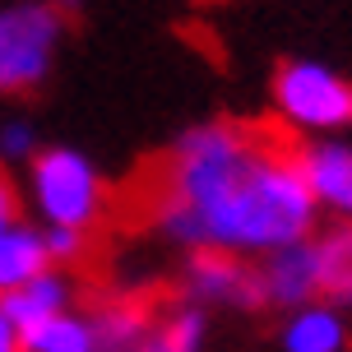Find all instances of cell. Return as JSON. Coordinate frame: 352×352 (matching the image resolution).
<instances>
[{"label": "cell", "instance_id": "5b68a950", "mask_svg": "<svg viewBox=\"0 0 352 352\" xmlns=\"http://www.w3.org/2000/svg\"><path fill=\"white\" fill-rule=\"evenodd\" d=\"M181 287H186V301H195V306H236V311L264 306L260 264H246V255H232V250H195L186 260Z\"/></svg>", "mask_w": 352, "mask_h": 352}, {"label": "cell", "instance_id": "9a60e30c", "mask_svg": "<svg viewBox=\"0 0 352 352\" xmlns=\"http://www.w3.org/2000/svg\"><path fill=\"white\" fill-rule=\"evenodd\" d=\"M37 153V135L28 121H5L0 125V162H33Z\"/></svg>", "mask_w": 352, "mask_h": 352}, {"label": "cell", "instance_id": "52a82bcc", "mask_svg": "<svg viewBox=\"0 0 352 352\" xmlns=\"http://www.w3.org/2000/svg\"><path fill=\"white\" fill-rule=\"evenodd\" d=\"M260 283H264V306H287L297 311L306 301L320 297V260H316V236L292 241L283 250H269L260 264Z\"/></svg>", "mask_w": 352, "mask_h": 352}, {"label": "cell", "instance_id": "7c38bea8", "mask_svg": "<svg viewBox=\"0 0 352 352\" xmlns=\"http://www.w3.org/2000/svg\"><path fill=\"white\" fill-rule=\"evenodd\" d=\"M320 260V297L352 306V223H338L334 232L316 236Z\"/></svg>", "mask_w": 352, "mask_h": 352}, {"label": "cell", "instance_id": "9c48e42d", "mask_svg": "<svg viewBox=\"0 0 352 352\" xmlns=\"http://www.w3.org/2000/svg\"><path fill=\"white\" fill-rule=\"evenodd\" d=\"M70 297H74L70 278H65L60 269H47V274L28 278L23 287L5 292V297H0V306H5V316L14 320L19 334H23V329L42 324V320H52V316H60V311H70Z\"/></svg>", "mask_w": 352, "mask_h": 352}, {"label": "cell", "instance_id": "4fadbf2b", "mask_svg": "<svg viewBox=\"0 0 352 352\" xmlns=\"http://www.w3.org/2000/svg\"><path fill=\"white\" fill-rule=\"evenodd\" d=\"M204 329H209L204 306L181 301V306H172L162 320H153V329H148V338L140 343V352H199L204 348Z\"/></svg>", "mask_w": 352, "mask_h": 352}, {"label": "cell", "instance_id": "30bf717a", "mask_svg": "<svg viewBox=\"0 0 352 352\" xmlns=\"http://www.w3.org/2000/svg\"><path fill=\"white\" fill-rule=\"evenodd\" d=\"M56 269L52 250H47V236L42 228H28V223H14V228L0 232V297L23 287L28 278Z\"/></svg>", "mask_w": 352, "mask_h": 352}, {"label": "cell", "instance_id": "ac0fdd59", "mask_svg": "<svg viewBox=\"0 0 352 352\" xmlns=\"http://www.w3.org/2000/svg\"><path fill=\"white\" fill-rule=\"evenodd\" d=\"M0 352H23V334H19V324L5 316V306H0Z\"/></svg>", "mask_w": 352, "mask_h": 352}, {"label": "cell", "instance_id": "6da1fadb", "mask_svg": "<svg viewBox=\"0 0 352 352\" xmlns=\"http://www.w3.org/2000/svg\"><path fill=\"white\" fill-rule=\"evenodd\" d=\"M320 204L297 148L246 121H209L186 130L162 162L153 223L186 250L269 255L316 232Z\"/></svg>", "mask_w": 352, "mask_h": 352}, {"label": "cell", "instance_id": "8992f818", "mask_svg": "<svg viewBox=\"0 0 352 352\" xmlns=\"http://www.w3.org/2000/svg\"><path fill=\"white\" fill-rule=\"evenodd\" d=\"M297 158L320 213H334L338 223H352V144L311 140L297 148Z\"/></svg>", "mask_w": 352, "mask_h": 352}, {"label": "cell", "instance_id": "2e32d148", "mask_svg": "<svg viewBox=\"0 0 352 352\" xmlns=\"http://www.w3.org/2000/svg\"><path fill=\"white\" fill-rule=\"evenodd\" d=\"M47 236V250H52V264H74L84 260V246H88V232H74V228H42Z\"/></svg>", "mask_w": 352, "mask_h": 352}, {"label": "cell", "instance_id": "7a4b0ae2", "mask_svg": "<svg viewBox=\"0 0 352 352\" xmlns=\"http://www.w3.org/2000/svg\"><path fill=\"white\" fill-rule=\"evenodd\" d=\"M28 195L47 228L88 232L107 209V186L79 148H37L28 162Z\"/></svg>", "mask_w": 352, "mask_h": 352}, {"label": "cell", "instance_id": "5bb4252c", "mask_svg": "<svg viewBox=\"0 0 352 352\" xmlns=\"http://www.w3.org/2000/svg\"><path fill=\"white\" fill-rule=\"evenodd\" d=\"M23 352H98L93 320L79 311H60L33 329H23Z\"/></svg>", "mask_w": 352, "mask_h": 352}, {"label": "cell", "instance_id": "8fae6325", "mask_svg": "<svg viewBox=\"0 0 352 352\" xmlns=\"http://www.w3.org/2000/svg\"><path fill=\"white\" fill-rule=\"evenodd\" d=\"M343 348H348V329H343L334 306L306 301L283 324V352H343Z\"/></svg>", "mask_w": 352, "mask_h": 352}, {"label": "cell", "instance_id": "277c9868", "mask_svg": "<svg viewBox=\"0 0 352 352\" xmlns=\"http://www.w3.org/2000/svg\"><path fill=\"white\" fill-rule=\"evenodd\" d=\"M274 111L287 130H301V135L352 130V84L329 65L287 60L274 74Z\"/></svg>", "mask_w": 352, "mask_h": 352}, {"label": "cell", "instance_id": "e0dca14e", "mask_svg": "<svg viewBox=\"0 0 352 352\" xmlns=\"http://www.w3.org/2000/svg\"><path fill=\"white\" fill-rule=\"evenodd\" d=\"M14 223H19V190H14V181L5 176V167H0V232L14 228Z\"/></svg>", "mask_w": 352, "mask_h": 352}, {"label": "cell", "instance_id": "ba28073f", "mask_svg": "<svg viewBox=\"0 0 352 352\" xmlns=\"http://www.w3.org/2000/svg\"><path fill=\"white\" fill-rule=\"evenodd\" d=\"M93 338L98 352H140V343L153 329V306L144 297H102L93 311Z\"/></svg>", "mask_w": 352, "mask_h": 352}, {"label": "cell", "instance_id": "3957f363", "mask_svg": "<svg viewBox=\"0 0 352 352\" xmlns=\"http://www.w3.org/2000/svg\"><path fill=\"white\" fill-rule=\"evenodd\" d=\"M60 33H65V10L52 0L0 10V98L33 93L52 74Z\"/></svg>", "mask_w": 352, "mask_h": 352}]
</instances>
